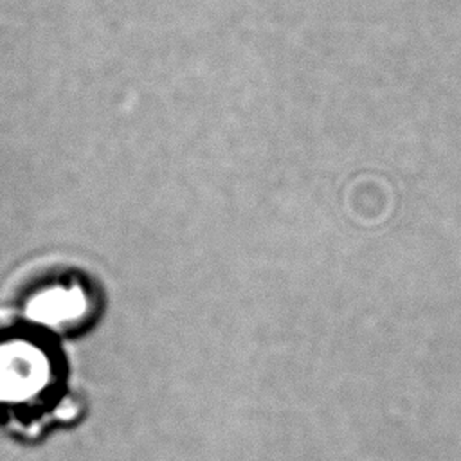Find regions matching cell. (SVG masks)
Here are the masks:
<instances>
[{
    "mask_svg": "<svg viewBox=\"0 0 461 461\" xmlns=\"http://www.w3.org/2000/svg\"><path fill=\"white\" fill-rule=\"evenodd\" d=\"M86 310V299L81 288L56 286L49 288L27 304V315L43 324H59L81 317Z\"/></svg>",
    "mask_w": 461,
    "mask_h": 461,
    "instance_id": "2",
    "label": "cell"
},
{
    "mask_svg": "<svg viewBox=\"0 0 461 461\" xmlns=\"http://www.w3.org/2000/svg\"><path fill=\"white\" fill-rule=\"evenodd\" d=\"M50 376L49 357L25 339L0 346V402L22 403L38 394Z\"/></svg>",
    "mask_w": 461,
    "mask_h": 461,
    "instance_id": "1",
    "label": "cell"
}]
</instances>
